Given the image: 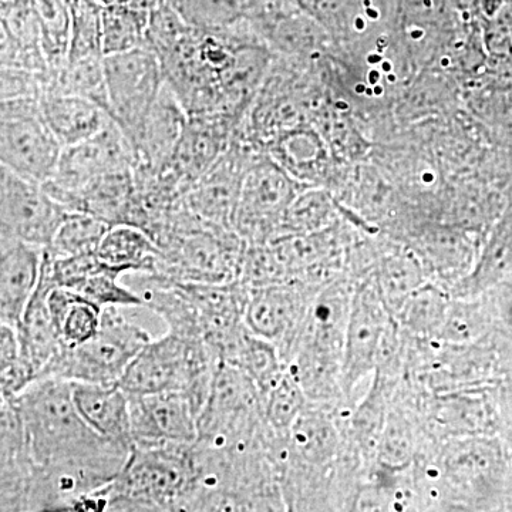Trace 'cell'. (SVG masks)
<instances>
[{"instance_id": "cell-32", "label": "cell", "mask_w": 512, "mask_h": 512, "mask_svg": "<svg viewBox=\"0 0 512 512\" xmlns=\"http://www.w3.org/2000/svg\"><path fill=\"white\" fill-rule=\"evenodd\" d=\"M36 380L35 367L20 352L18 332L0 323V400L16 399Z\"/></svg>"}, {"instance_id": "cell-36", "label": "cell", "mask_w": 512, "mask_h": 512, "mask_svg": "<svg viewBox=\"0 0 512 512\" xmlns=\"http://www.w3.org/2000/svg\"><path fill=\"white\" fill-rule=\"evenodd\" d=\"M440 303L437 302V298L429 295L417 296L416 302H413L412 313H410V322L413 326L420 328V326H430L434 320L439 319Z\"/></svg>"}, {"instance_id": "cell-22", "label": "cell", "mask_w": 512, "mask_h": 512, "mask_svg": "<svg viewBox=\"0 0 512 512\" xmlns=\"http://www.w3.org/2000/svg\"><path fill=\"white\" fill-rule=\"evenodd\" d=\"M52 289L53 286L47 281L46 276L40 274L36 292L30 299L22 322L16 328L20 352L30 365L35 367L37 380L40 379L50 362L66 348L57 333L52 315H50L49 305H47V295Z\"/></svg>"}, {"instance_id": "cell-7", "label": "cell", "mask_w": 512, "mask_h": 512, "mask_svg": "<svg viewBox=\"0 0 512 512\" xmlns=\"http://www.w3.org/2000/svg\"><path fill=\"white\" fill-rule=\"evenodd\" d=\"M62 151V144L43 116L39 99L2 100L0 165L43 185L55 175Z\"/></svg>"}, {"instance_id": "cell-5", "label": "cell", "mask_w": 512, "mask_h": 512, "mask_svg": "<svg viewBox=\"0 0 512 512\" xmlns=\"http://www.w3.org/2000/svg\"><path fill=\"white\" fill-rule=\"evenodd\" d=\"M218 363L220 359L204 340L167 332L140 350L119 384L128 396L183 392L201 413Z\"/></svg>"}, {"instance_id": "cell-21", "label": "cell", "mask_w": 512, "mask_h": 512, "mask_svg": "<svg viewBox=\"0 0 512 512\" xmlns=\"http://www.w3.org/2000/svg\"><path fill=\"white\" fill-rule=\"evenodd\" d=\"M134 198L133 170L101 175L67 195L60 204L69 212H84L114 225H130Z\"/></svg>"}, {"instance_id": "cell-6", "label": "cell", "mask_w": 512, "mask_h": 512, "mask_svg": "<svg viewBox=\"0 0 512 512\" xmlns=\"http://www.w3.org/2000/svg\"><path fill=\"white\" fill-rule=\"evenodd\" d=\"M151 339L150 333L130 322L119 306H107L96 335L82 345L66 346L40 379L57 377L69 382L119 383L128 365Z\"/></svg>"}, {"instance_id": "cell-30", "label": "cell", "mask_w": 512, "mask_h": 512, "mask_svg": "<svg viewBox=\"0 0 512 512\" xmlns=\"http://www.w3.org/2000/svg\"><path fill=\"white\" fill-rule=\"evenodd\" d=\"M111 225L84 212H69L57 229L52 244L45 248L55 258L96 254Z\"/></svg>"}, {"instance_id": "cell-26", "label": "cell", "mask_w": 512, "mask_h": 512, "mask_svg": "<svg viewBox=\"0 0 512 512\" xmlns=\"http://www.w3.org/2000/svg\"><path fill=\"white\" fill-rule=\"evenodd\" d=\"M50 315L67 348L82 345L96 335L103 309L69 288H53L47 295Z\"/></svg>"}, {"instance_id": "cell-37", "label": "cell", "mask_w": 512, "mask_h": 512, "mask_svg": "<svg viewBox=\"0 0 512 512\" xmlns=\"http://www.w3.org/2000/svg\"><path fill=\"white\" fill-rule=\"evenodd\" d=\"M99 2L101 3V5H111V3H116L117 0H99Z\"/></svg>"}, {"instance_id": "cell-28", "label": "cell", "mask_w": 512, "mask_h": 512, "mask_svg": "<svg viewBox=\"0 0 512 512\" xmlns=\"http://www.w3.org/2000/svg\"><path fill=\"white\" fill-rule=\"evenodd\" d=\"M47 92L83 97L97 104L109 116L111 114L103 55L67 62L59 72L50 76Z\"/></svg>"}, {"instance_id": "cell-2", "label": "cell", "mask_w": 512, "mask_h": 512, "mask_svg": "<svg viewBox=\"0 0 512 512\" xmlns=\"http://www.w3.org/2000/svg\"><path fill=\"white\" fill-rule=\"evenodd\" d=\"M9 402L20 414L37 466L96 468L113 477L126 466L133 447L100 436L86 423L69 380H36Z\"/></svg>"}, {"instance_id": "cell-33", "label": "cell", "mask_w": 512, "mask_h": 512, "mask_svg": "<svg viewBox=\"0 0 512 512\" xmlns=\"http://www.w3.org/2000/svg\"><path fill=\"white\" fill-rule=\"evenodd\" d=\"M126 275L123 269L106 265L101 271L90 275L79 285L74 286L73 291L86 296L101 308H107V306L144 308L143 298L133 289L121 284L120 279Z\"/></svg>"}, {"instance_id": "cell-12", "label": "cell", "mask_w": 512, "mask_h": 512, "mask_svg": "<svg viewBox=\"0 0 512 512\" xmlns=\"http://www.w3.org/2000/svg\"><path fill=\"white\" fill-rule=\"evenodd\" d=\"M315 295V288L303 282L249 288L245 325L259 338L274 343L282 357L295 339Z\"/></svg>"}, {"instance_id": "cell-9", "label": "cell", "mask_w": 512, "mask_h": 512, "mask_svg": "<svg viewBox=\"0 0 512 512\" xmlns=\"http://www.w3.org/2000/svg\"><path fill=\"white\" fill-rule=\"evenodd\" d=\"M137 164L136 147L116 120L109 117L89 140L63 148L55 175L43 187L57 202H62L101 175L134 170Z\"/></svg>"}, {"instance_id": "cell-16", "label": "cell", "mask_w": 512, "mask_h": 512, "mask_svg": "<svg viewBox=\"0 0 512 512\" xmlns=\"http://www.w3.org/2000/svg\"><path fill=\"white\" fill-rule=\"evenodd\" d=\"M35 467L18 410L0 400V511H26Z\"/></svg>"}, {"instance_id": "cell-17", "label": "cell", "mask_w": 512, "mask_h": 512, "mask_svg": "<svg viewBox=\"0 0 512 512\" xmlns=\"http://www.w3.org/2000/svg\"><path fill=\"white\" fill-rule=\"evenodd\" d=\"M45 248L0 239V323L18 328L42 274Z\"/></svg>"}, {"instance_id": "cell-4", "label": "cell", "mask_w": 512, "mask_h": 512, "mask_svg": "<svg viewBox=\"0 0 512 512\" xmlns=\"http://www.w3.org/2000/svg\"><path fill=\"white\" fill-rule=\"evenodd\" d=\"M157 274L173 281L224 284L238 281L247 242L234 229L202 220L180 205L153 238Z\"/></svg>"}, {"instance_id": "cell-11", "label": "cell", "mask_w": 512, "mask_h": 512, "mask_svg": "<svg viewBox=\"0 0 512 512\" xmlns=\"http://www.w3.org/2000/svg\"><path fill=\"white\" fill-rule=\"evenodd\" d=\"M241 119L227 111L190 116L173 158L161 170L184 197L227 150Z\"/></svg>"}, {"instance_id": "cell-27", "label": "cell", "mask_w": 512, "mask_h": 512, "mask_svg": "<svg viewBox=\"0 0 512 512\" xmlns=\"http://www.w3.org/2000/svg\"><path fill=\"white\" fill-rule=\"evenodd\" d=\"M40 42L50 76L59 72L69 59L72 42L73 0H32Z\"/></svg>"}, {"instance_id": "cell-25", "label": "cell", "mask_w": 512, "mask_h": 512, "mask_svg": "<svg viewBox=\"0 0 512 512\" xmlns=\"http://www.w3.org/2000/svg\"><path fill=\"white\" fill-rule=\"evenodd\" d=\"M221 362L237 367L258 387L262 397L285 373L281 353L274 343L259 338L245 325L237 338L224 350Z\"/></svg>"}, {"instance_id": "cell-18", "label": "cell", "mask_w": 512, "mask_h": 512, "mask_svg": "<svg viewBox=\"0 0 512 512\" xmlns=\"http://www.w3.org/2000/svg\"><path fill=\"white\" fill-rule=\"evenodd\" d=\"M188 119L190 116L183 103L174 90L164 83L134 143L138 164L154 171L164 170L177 150Z\"/></svg>"}, {"instance_id": "cell-19", "label": "cell", "mask_w": 512, "mask_h": 512, "mask_svg": "<svg viewBox=\"0 0 512 512\" xmlns=\"http://www.w3.org/2000/svg\"><path fill=\"white\" fill-rule=\"evenodd\" d=\"M384 312L373 291L357 293L350 306L346 332L343 383L353 386L372 370L384 335Z\"/></svg>"}, {"instance_id": "cell-8", "label": "cell", "mask_w": 512, "mask_h": 512, "mask_svg": "<svg viewBox=\"0 0 512 512\" xmlns=\"http://www.w3.org/2000/svg\"><path fill=\"white\" fill-rule=\"evenodd\" d=\"M110 116L136 143L148 111L163 89L165 79L160 60L148 47L104 56Z\"/></svg>"}, {"instance_id": "cell-3", "label": "cell", "mask_w": 512, "mask_h": 512, "mask_svg": "<svg viewBox=\"0 0 512 512\" xmlns=\"http://www.w3.org/2000/svg\"><path fill=\"white\" fill-rule=\"evenodd\" d=\"M197 488L194 443L134 444L126 466L82 512L188 511Z\"/></svg>"}, {"instance_id": "cell-35", "label": "cell", "mask_w": 512, "mask_h": 512, "mask_svg": "<svg viewBox=\"0 0 512 512\" xmlns=\"http://www.w3.org/2000/svg\"><path fill=\"white\" fill-rule=\"evenodd\" d=\"M50 74L2 66V100L40 99L49 89Z\"/></svg>"}, {"instance_id": "cell-10", "label": "cell", "mask_w": 512, "mask_h": 512, "mask_svg": "<svg viewBox=\"0 0 512 512\" xmlns=\"http://www.w3.org/2000/svg\"><path fill=\"white\" fill-rule=\"evenodd\" d=\"M67 214L69 211L42 184L0 165V239H18L47 248Z\"/></svg>"}, {"instance_id": "cell-23", "label": "cell", "mask_w": 512, "mask_h": 512, "mask_svg": "<svg viewBox=\"0 0 512 512\" xmlns=\"http://www.w3.org/2000/svg\"><path fill=\"white\" fill-rule=\"evenodd\" d=\"M39 100L43 116L63 148L89 140L110 117L97 104L73 94L46 92Z\"/></svg>"}, {"instance_id": "cell-29", "label": "cell", "mask_w": 512, "mask_h": 512, "mask_svg": "<svg viewBox=\"0 0 512 512\" xmlns=\"http://www.w3.org/2000/svg\"><path fill=\"white\" fill-rule=\"evenodd\" d=\"M151 15L111 3L101 10V50L104 56L119 55L147 47Z\"/></svg>"}, {"instance_id": "cell-1", "label": "cell", "mask_w": 512, "mask_h": 512, "mask_svg": "<svg viewBox=\"0 0 512 512\" xmlns=\"http://www.w3.org/2000/svg\"><path fill=\"white\" fill-rule=\"evenodd\" d=\"M244 37L238 25L225 29L191 25L177 45L158 57L165 83L188 116L244 114L258 72L255 49Z\"/></svg>"}, {"instance_id": "cell-20", "label": "cell", "mask_w": 512, "mask_h": 512, "mask_svg": "<svg viewBox=\"0 0 512 512\" xmlns=\"http://www.w3.org/2000/svg\"><path fill=\"white\" fill-rule=\"evenodd\" d=\"M73 400L86 423L100 436L133 447L130 396L119 383L72 382Z\"/></svg>"}, {"instance_id": "cell-24", "label": "cell", "mask_w": 512, "mask_h": 512, "mask_svg": "<svg viewBox=\"0 0 512 512\" xmlns=\"http://www.w3.org/2000/svg\"><path fill=\"white\" fill-rule=\"evenodd\" d=\"M96 254L104 264L123 269L127 275L157 274L160 249L146 231L134 225L111 227Z\"/></svg>"}, {"instance_id": "cell-15", "label": "cell", "mask_w": 512, "mask_h": 512, "mask_svg": "<svg viewBox=\"0 0 512 512\" xmlns=\"http://www.w3.org/2000/svg\"><path fill=\"white\" fill-rule=\"evenodd\" d=\"M284 178L271 168H249L242 183L232 229L247 244H259L291 202Z\"/></svg>"}, {"instance_id": "cell-13", "label": "cell", "mask_w": 512, "mask_h": 512, "mask_svg": "<svg viewBox=\"0 0 512 512\" xmlns=\"http://www.w3.org/2000/svg\"><path fill=\"white\" fill-rule=\"evenodd\" d=\"M197 406L183 392L130 396L134 444H191L198 439Z\"/></svg>"}, {"instance_id": "cell-34", "label": "cell", "mask_w": 512, "mask_h": 512, "mask_svg": "<svg viewBox=\"0 0 512 512\" xmlns=\"http://www.w3.org/2000/svg\"><path fill=\"white\" fill-rule=\"evenodd\" d=\"M103 6L99 0H73L72 42H70L67 62L103 55L101 50Z\"/></svg>"}, {"instance_id": "cell-14", "label": "cell", "mask_w": 512, "mask_h": 512, "mask_svg": "<svg viewBox=\"0 0 512 512\" xmlns=\"http://www.w3.org/2000/svg\"><path fill=\"white\" fill-rule=\"evenodd\" d=\"M249 168L241 136L235 133L224 154L185 195V204L202 220L231 228Z\"/></svg>"}, {"instance_id": "cell-31", "label": "cell", "mask_w": 512, "mask_h": 512, "mask_svg": "<svg viewBox=\"0 0 512 512\" xmlns=\"http://www.w3.org/2000/svg\"><path fill=\"white\" fill-rule=\"evenodd\" d=\"M309 399L299 383L288 372L264 396L266 426L275 436L282 437L308 407Z\"/></svg>"}]
</instances>
